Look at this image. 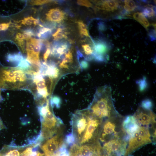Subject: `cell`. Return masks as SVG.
<instances>
[{"mask_svg":"<svg viewBox=\"0 0 156 156\" xmlns=\"http://www.w3.org/2000/svg\"><path fill=\"white\" fill-rule=\"evenodd\" d=\"M4 127L3 125L1 120L0 119V130L3 129Z\"/></svg>","mask_w":156,"mask_h":156,"instance_id":"cell-36","label":"cell"},{"mask_svg":"<svg viewBox=\"0 0 156 156\" xmlns=\"http://www.w3.org/2000/svg\"><path fill=\"white\" fill-rule=\"evenodd\" d=\"M1 88H0V101H1Z\"/></svg>","mask_w":156,"mask_h":156,"instance_id":"cell-38","label":"cell"},{"mask_svg":"<svg viewBox=\"0 0 156 156\" xmlns=\"http://www.w3.org/2000/svg\"><path fill=\"white\" fill-rule=\"evenodd\" d=\"M25 57L21 53L18 52L13 53H9L6 56L7 60L15 64L17 67L21 61Z\"/></svg>","mask_w":156,"mask_h":156,"instance_id":"cell-14","label":"cell"},{"mask_svg":"<svg viewBox=\"0 0 156 156\" xmlns=\"http://www.w3.org/2000/svg\"><path fill=\"white\" fill-rule=\"evenodd\" d=\"M46 18L52 22H60L64 19L65 14L64 12L57 8L50 10L46 14Z\"/></svg>","mask_w":156,"mask_h":156,"instance_id":"cell-11","label":"cell"},{"mask_svg":"<svg viewBox=\"0 0 156 156\" xmlns=\"http://www.w3.org/2000/svg\"><path fill=\"white\" fill-rule=\"evenodd\" d=\"M92 116L100 119H107L120 114L113 104L110 87L105 86L97 90L93 101L88 110Z\"/></svg>","mask_w":156,"mask_h":156,"instance_id":"cell-1","label":"cell"},{"mask_svg":"<svg viewBox=\"0 0 156 156\" xmlns=\"http://www.w3.org/2000/svg\"><path fill=\"white\" fill-rule=\"evenodd\" d=\"M18 23H20L21 24L25 26L31 25H33L35 26L39 25V20L38 19H36L32 16H28L24 18Z\"/></svg>","mask_w":156,"mask_h":156,"instance_id":"cell-17","label":"cell"},{"mask_svg":"<svg viewBox=\"0 0 156 156\" xmlns=\"http://www.w3.org/2000/svg\"><path fill=\"white\" fill-rule=\"evenodd\" d=\"M51 48H47L43 55V59L44 62H47V59L51 53Z\"/></svg>","mask_w":156,"mask_h":156,"instance_id":"cell-32","label":"cell"},{"mask_svg":"<svg viewBox=\"0 0 156 156\" xmlns=\"http://www.w3.org/2000/svg\"><path fill=\"white\" fill-rule=\"evenodd\" d=\"M42 132V136L44 138L51 137L56 133L62 121L57 118L48 109L46 114L41 116Z\"/></svg>","mask_w":156,"mask_h":156,"instance_id":"cell-5","label":"cell"},{"mask_svg":"<svg viewBox=\"0 0 156 156\" xmlns=\"http://www.w3.org/2000/svg\"><path fill=\"white\" fill-rule=\"evenodd\" d=\"M64 143L63 137L57 134L48 139L41 146L45 156H57Z\"/></svg>","mask_w":156,"mask_h":156,"instance_id":"cell-8","label":"cell"},{"mask_svg":"<svg viewBox=\"0 0 156 156\" xmlns=\"http://www.w3.org/2000/svg\"><path fill=\"white\" fill-rule=\"evenodd\" d=\"M140 126L133 116H128L124 118L122 123V130L129 138L138 131Z\"/></svg>","mask_w":156,"mask_h":156,"instance_id":"cell-9","label":"cell"},{"mask_svg":"<svg viewBox=\"0 0 156 156\" xmlns=\"http://www.w3.org/2000/svg\"><path fill=\"white\" fill-rule=\"evenodd\" d=\"M80 66L81 68L83 69H87L89 66L88 62L85 60H83L79 62Z\"/></svg>","mask_w":156,"mask_h":156,"instance_id":"cell-33","label":"cell"},{"mask_svg":"<svg viewBox=\"0 0 156 156\" xmlns=\"http://www.w3.org/2000/svg\"><path fill=\"white\" fill-rule=\"evenodd\" d=\"M98 29L100 31H104L106 29V25L103 22H100L98 23Z\"/></svg>","mask_w":156,"mask_h":156,"instance_id":"cell-34","label":"cell"},{"mask_svg":"<svg viewBox=\"0 0 156 156\" xmlns=\"http://www.w3.org/2000/svg\"><path fill=\"white\" fill-rule=\"evenodd\" d=\"M133 16L135 20L140 23L146 29H148V27L150 26V24L142 13H135L133 14Z\"/></svg>","mask_w":156,"mask_h":156,"instance_id":"cell-15","label":"cell"},{"mask_svg":"<svg viewBox=\"0 0 156 156\" xmlns=\"http://www.w3.org/2000/svg\"><path fill=\"white\" fill-rule=\"evenodd\" d=\"M52 1L51 0H32L30 1V3L32 5H40L50 3Z\"/></svg>","mask_w":156,"mask_h":156,"instance_id":"cell-27","label":"cell"},{"mask_svg":"<svg viewBox=\"0 0 156 156\" xmlns=\"http://www.w3.org/2000/svg\"><path fill=\"white\" fill-rule=\"evenodd\" d=\"M10 156H19L20 152L17 150H10L5 153Z\"/></svg>","mask_w":156,"mask_h":156,"instance_id":"cell-30","label":"cell"},{"mask_svg":"<svg viewBox=\"0 0 156 156\" xmlns=\"http://www.w3.org/2000/svg\"><path fill=\"white\" fill-rule=\"evenodd\" d=\"M93 53H95L109 56L107 53L112 47V45L108 41L103 39L92 41Z\"/></svg>","mask_w":156,"mask_h":156,"instance_id":"cell-10","label":"cell"},{"mask_svg":"<svg viewBox=\"0 0 156 156\" xmlns=\"http://www.w3.org/2000/svg\"><path fill=\"white\" fill-rule=\"evenodd\" d=\"M136 83L138 86L140 92H143L147 88L148 83L146 78L145 77L137 80Z\"/></svg>","mask_w":156,"mask_h":156,"instance_id":"cell-19","label":"cell"},{"mask_svg":"<svg viewBox=\"0 0 156 156\" xmlns=\"http://www.w3.org/2000/svg\"><path fill=\"white\" fill-rule=\"evenodd\" d=\"M75 140V137L72 133L67 135L65 139L66 143L69 145H72L74 144Z\"/></svg>","mask_w":156,"mask_h":156,"instance_id":"cell-25","label":"cell"},{"mask_svg":"<svg viewBox=\"0 0 156 156\" xmlns=\"http://www.w3.org/2000/svg\"><path fill=\"white\" fill-rule=\"evenodd\" d=\"M44 154L42 153L38 152V154L36 156H43Z\"/></svg>","mask_w":156,"mask_h":156,"instance_id":"cell-37","label":"cell"},{"mask_svg":"<svg viewBox=\"0 0 156 156\" xmlns=\"http://www.w3.org/2000/svg\"><path fill=\"white\" fill-rule=\"evenodd\" d=\"M88 112H78L73 116L72 121L73 132L79 142L86 129L88 122Z\"/></svg>","mask_w":156,"mask_h":156,"instance_id":"cell-6","label":"cell"},{"mask_svg":"<svg viewBox=\"0 0 156 156\" xmlns=\"http://www.w3.org/2000/svg\"><path fill=\"white\" fill-rule=\"evenodd\" d=\"M59 66L60 68H65L68 69L69 68L67 64H65L61 62L59 65Z\"/></svg>","mask_w":156,"mask_h":156,"instance_id":"cell-35","label":"cell"},{"mask_svg":"<svg viewBox=\"0 0 156 156\" xmlns=\"http://www.w3.org/2000/svg\"><path fill=\"white\" fill-rule=\"evenodd\" d=\"M87 111L88 124L80 141L81 145L92 144L97 141L103 123V120L92 116Z\"/></svg>","mask_w":156,"mask_h":156,"instance_id":"cell-4","label":"cell"},{"mask_svg":"<svg viewBox=\"0 0 156 156\" xmlns=\"http://www.w3.org/2000/svg\"><path fill=\"white\" fill-rule=\"evenodd\" d=\"M61 103V99L60 97L57 96H54L51 97L50 103L52 106H55L57 108H59Z\"/></svg>","mask_w":156,"mask_h":156,"instance_id":"cell-22","label":"cell"},{"mask_svg":"<svg viewBox=\"0 0 156 156\" xmlns=\"http://www.w3.org/2000/svg\"><path fill=\"white\" fill-rule=\"evenodd\" d=\"M96 6L98 8L107 11H113L119 7L118 1L113 0L99 1Z\"/></svg>","mask_w":156,"mask_h":156,"instance_id":"cell-12","label":"cell"},{"mask_svg":"<svg viewBox=\"0 0 156 156\" xmlns=\"http://www.w3.org/2000/svg\"><path fill=\"white\" fill-rule=\"evenodd\" d=\"M63 63H71L73 62V58L72 53L70 51H69L65 55L64 59L62 62Z\"/></svg>","mask_w":156,"mask_h":156,"instance_id":"cell-24","label":"cell"},{"mask_svg":"<svg viewBox=\"0 0 156 156\" xmlns=\"http://www.w3.org/2000/svg\"><path fill=\"white\" fill-rule=\"evenodd\" d=\"M150 128H153L140 126L138 131L129 137L125 155H127L139 148L152 142L155 139V134L152 133Z\"/></svg>","mask_w":156,"mask_h":156,"instance_id":"cell-3","label":"cell"},{"mask_svg":"<svg viewBox=\"0 0 156 156\" xmlns=\"http://www.w3.org/2000/svg\"><path fill=\"white\" fill-rule=\"evenodd\" d=\"M142 14L144 16L148 18H153L155 16L156 8L155 6L151 5L146 6L142 8Z\"/></svg>","mask_w":156,"mask_h":156,"instance_id":"cell-16","label":"cell"},{"mask_svg":"<svg viewBox=\"0 0 156 156\" xmlns=\"http://www.w3.org/2000/svg\"><path fill=\"white\" fill-rule=\"evenodd\" d=\"M124 10L129 13L135 10L137 8H138L136 3L133 0H127L124 1Z\"/></svg>","mask_w":156,"mask_h":156,"instance_id":"cell-18","label":"cell"},{"mask_svg":"<svg viewBox=\"0 0 156 156\" xmlns=\"http://www.w3.org/2000/svg\"><path fill=\"white\" fill-rule=\"evenodd\" d=\"M66 33L64 31L62 28H59L52 35V36L54 40L57 41L63 38H67Z\"/></svg>","mask_w":156,"mask_h":156,"instance_id":"cell-20","label":"cell"},{"mask_svg":"<svg viewBox=\"0 0 156 156\" xmlns=\"http://www.w3.org/2000/svg\"><path fill=\"white\" fill-rule=\"evenodd\" d=\"M78 28L80 34L81 35L84 36L90 37L87 29L86 25L82 22L79 21L77 22Z\"/></svg>","mask_w":156,"mask_h":156,"instance_id":"cell-21","label":"cell"},{"mask_svg":"<svg viewBox=\"0 0 156 156\" xmlns=\"http://www.w3.org/2000/svg\"><path fill=\"white\" fill-rule=\"evenodd\" d=\"M11 23V22L0 24V31H5L7 30L9 27Z\"/></svg>","mask_w":156,"mask_h":156,"instance_id":"cell-31","label":"cell"},{"mask_svg":"<svg viewBox=\"0 0 156 156\" xmlns=\"http://www.w3.org/2000/svg\"><path fill=\"white\" fill-rule=\"evenodd\" d=\"M24 71L17 67H5L0 69V88L5 89H24L28 77Z\"/></svg>","mask_w":156,"mask_h":156,"instance_id":"cell-2","label":"cell"},{"mask_svg":"<svg viewBox=\"0 0 156 156\" xmlns=\"http://www.w3.org/2000/svg\"><path fill=\"white\" fill-rule=\"evenodd\" d=\"M148 36L151 40L153 41L156 40V30L151 29L149 31Z\"/></svg>","mask_w":156,"mask_h":156,"instance_id":"cell-29","label":"cell"},{"mask_svg":"<svg viewBox=\"0 0 156 156\" xmlns=\"http://www.w3.org/2000/svg\"><path fill=\"white\" fill-rule=\"evenodd\" d=\"M82 48L85 54L86 55H92L94 52L93 48L91 47L88 44H85L82 45Z\"/></svg>","mask_w":156,"mask_h":156,"instance_id":"cell-26","label":"cell"},{"mask_svg":"<svg viewBox=\"0 0 156 156\" xmlns=\"http://www.w3.org/2000/svg\"><path fill=\"white\" fill-rule=\"evenodd\" d=\"M77 3L80 5L84 6L87 7H91L92 5L91 3L87 0H78L77 1Z\"/></svg>","mask_w":156,"mask_h":156,"instance_id":"cell-28","label":"cell"},{"mask_svg":"<svg viewBox=\"0 0 156 156\" xmlns=\"http://www.w3.org/2000/svg\"><path fill=\"white\" fill-rule=\"evenodd\" d=\"M133 116L140 126L155 128L156 116L152 110L145 109L140 106Z\"/></svg>","mask_w":156,"mask_h":156,"instance_id":"cell-7","label":"cell"},{"mask_svg":"<svg viewBox=\"0 0 156 156\" xmlns=\"http://www.w3.org/2000/svg\"><path fill=\"white\" fill-rule=\"evenodd\" d=\"M51 34V29L42 26L38 29L36 36L40 39L47 40L50 38Z\"/></svg>","mask_w":156,"mask_h":156,"instance_id":"cell-13","label":"cell"},{"mask_svg":"<svg viewBox=\"0 0 156 156\" xmlns=\"http://www.w3.org/2000/svg\"><path fill=\"white\" fill-rule=\"evenodd\" d=\"M140 106L145 109L152 110L153 107V102L149 99H146L142 102Z\"/></svg>","mask_w":156,"mask_h":156,"instance_id":"cell-23","label":"cell"}]
</instances>
